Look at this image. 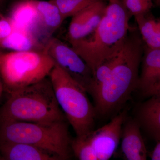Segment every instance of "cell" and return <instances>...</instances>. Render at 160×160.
<instances>
[{"instance_id":"603a6c76","label":"cell","mask_w":160,"mask_h":160,"mask_svg":"<svg viewBox=\"0 0 160 160\" xmlns=\"http://www.w3.org/2000/svg\"><path fill=\"white\" fill-rule=\"evenodd\" d=\"M156 2L158 4H160V0H156Z\"/></svg>"},{"instance_id":"cb8c5ba5","label":"cell","mask_w":160,"mask_h":160,"mask_svg":"<svg viewBox=\"0 0 160 160\" xmlns=\"http://www.w3.org/2000/svg\"><path fill=\"white\" fill-rule=\"evenodd\" d=\"M148 1H151V2H152V0H148Z\"/></svg>"},{"instance_id":"ac0fdd59","label":"cell","mask_w":160,"mask_h":160,"mask_svg":"<svg viewBox=\"0 0 160 160\" xmlns=\"http://www.w3.org/2000/svg\"><path fill=\"white\" fill-rule=\"evenodd\" d=\"M50 1L54 3L57 6L64 20L70 17H72L81 9L89 5L79 0Z\"/></svg>"},{"instance_id":"8fae6325","label":"cell","mask_w":160,"mask_h":160,"mask_svg":"<svg viewBox=\"0 0 160 160\" xmlns=\"http://www.w3.org/2000/svg\"><path fill=\"white\" fill-rule=\"evenodd\" d=\"M134 119L151 138L160 141V96L151 97L137 106Z\"/></svg>"},{"instance_id":"3957f363","label":"cell","mask_w":160,"mask_h":160,"mask_svg":"<svg viewBox=\"0 0 160 160\" xmlns=\"http://www.w3.org/2000/svg\"><path fill=\"white\" fill-rule=\"evenodd\" d=\"M65 120L49 78L10 93L0 107V122L51 123Z\"/></svg>"},{"instance_id":"7402d4cb","label":"cell","mask_w":160,"mask_h":160,"mask_svg":"<svg viewBox=\"0 0 160 160\" xmlns=\"http://www.w3.org/2000/svg\"><path fill=\"white\" fill-rule=\"evenodd\" d=\"M4 91H5V90H4V85H3L2 79L0 77V99L2 97V95L3 92Z\"/></svg>"},{"instance_id":"4fadbf2b","label":"cell","mask_w":160,"mask_h":160,"mask_svg":"<svg viewBox=\"0 0 160 160\" xmlns=\"http://www.w3.org/2000/svg\"><path fill=\"white\" fill-rule=\"evenodd\" d=\"M0 159L5 160H59L36 146L16 142H0Z\"/></svg>"},{"instance_id":"ba28073f","label":"cell","mask_w":160,"mask_h":160,"mask_svg":"<svg viewBox=\"0 0 160 160\" xmlns=\"http://www.w3.org/2000/svg\"><path fill=\"white\" fill-rule=\"evenodd\" d=\"M127 118L124 110L117 114L108 124L88 133L98 160H109L117 149L121 138L122 127Z\"/></svg>"},{"instance_id":"5bb4252c","label":"cell","mask_w":160,"mask_h":160,"mask_svg":"<svg viewBox=\"0 0 160 160\" xmlns=\"http://www.w3.org/2000/svg\"><path fill=\"white\" fill-rule=\"evenodd\" d=\"M35 1L39 17V36L44 35L48 40L65 20L57 6L51 1Z\"/></svg>"},{"instance_id":"5b68a950","label":"cell","mask_w":160,"mask_h":160,"mask_svg":"<svg viewBox=\"0 0 160 160\" xmlns=\"http://www.w3.org/2000/svg\"><path fill=\"white\" fill-rule=\"evenodd\" d=\"M49 78L58 104L76 136L91 132L97 114L85 89L56 64Z\"/></svg>"},{"instance_id":"6da1fadb","label":"cell","mask_w":160,"mask_h":160,"mask_svg":"<svg viewBox=\"0 0 160 160\" xmlns=\"http://www.w3.org/2000/svg\"><path fill=\"white\" fill-rule=\"evenodd\" d=\"M131 29L118 52L116 62L94 99L97 116L105 117L118 111L137 89L145 46L138 32Z\"/></svg>"},{"instance_id":"9a60e30c","label":"cell","mask_w":160,"mask_h":160,"mask_svg":"<svg viewBox=\"0 0 160 160\" xmlns=\"http://www.w3.org/2000/svg\"><path fill=\"white\" fill-rule=\"evenodd\" d=\"M44 46L39 43V38L33 32L18 29L12 30L0 42V48L13 51L40 50L43 49Z\"/></svg>"},{"instance_id":"9c48e42d","label":"cell","mask_w":160,"mask_h":160,"mask_svg":"<svg viewBox=\"0 0 160 160\" xmlns=\"http://www.w3.org/2000/svg\"><path fill=\"white\" fill-rule=\"evenodd\" d=\"M141 62L137 89L144 97L160 96V49H151L145 45Z\"/></svg>"},{"instance_id":"d6986e66","label":"cell","mask_w":160,"mask_h":160,"mask_svg":"<svg viewBox=\"0 0 160 160\" xmlns=\"http://www.w3.org/2000/svg\"><path fill=\"white\" fill-rule=\"evenodd\" d=\"M130 15L146 13L151 9L153 3L148 0H122Z\"/></svg>"},{"instance_id":"277c9868","label":"cell","mask_w":160,"mask_h":160,"mask_svg":"<svg viewBox=\"0 0 160 160\" xmlns=\"http://www.w3.org/2000/svg\"><path fill=\"white\" fill-rule=\"evenodd\" d=\"M72 140L66 120L51 123L0 122V142L29 144L53 154L59 160L71 158Z\"/></svg>"},{"instance_id":"30bf717a","label":"cell","mask_w":160,"mask_h":160,"mask_svg":"<svg viewBox=\"0 0 160 160\" xmlns=\"http://www.w3.org/2000/svg\"><path fill=\"white\" fill-rule=\"evenodd\" d=\"M121 149L128 160H146L148 155L141 128L134 118H126L122 127Z\"/></svg>"},{"instance_id":"e0dca14e","label":"cell","mask_w":160,"mask_h":160,"mask_svg":"<svg viewBox=\"0 0 160 160\" xmlns=\"http://www.w3.org/2000/svg\"><path fill=\"white\" fill-rule=\"evenodd\" d=\"M71 149L72 153L80 160H98L97 157L88 134L76 136L72 140Z\"/></svg>"},{"instance_id":"7a4b0ae2","label":"cell","mask_w":160,"mask_h":160,"mask_svg":"<svg viewBox=\"0 0 160 160\" xmlns=\"http://www.w3.org/2000/svg\"><path fill=\"white\" fill-rule=\"evenodd\" d=\"M130 16L122 0H109L102 18L91 37L69 42L93 74L99 66L122 48L131 29Z\"/></svg>"},{"instance_id":"52a82bcc","label":"cell","mask_w":160,"mask_h":160,"mask_svg":"<svg viewBox=\"0 0 160 160\" xmlns=\"http://www.w3.org/2000/svg\"><path fill=\"white\" fill-rule=\"evenodd\" d=\"M43 49L56 64L79 84L87 93H89L93 73L71 47L57 38L50 37L44 44Z\"/></svg>"},{"instance_id":"2e32d148","label":"cell","mask_w":160,"mask_h":160,"mask_svg":"<svg viewBox=\"0 0 160 160\" xmlns=\"http://www.w3.org/2000/svg\"><path fill=\"white\" fill-rule=\"evenodd\" d=\"M147 13L134 16L140 34L147 47L151 49H160V21L148 17Z\"/></svg>"},{"instance_id":"8992f818","label":"cell","mask_w":160,"mask_h":160,"mask_svg":"<svg viewBox=\"0 0 160 160\" xmlns=\"http://www.w3.org/2000/svg\"><path fill=\"white\" fill-rule=\"evenodd\" d=\"M55 65L43 49L0 52V77L9 94L49 77Z\"/></svg>"},{"instance_id":"ffe728a7","label":"cell","mask_w":160,"mask_h":160,"mask_svg":"<svg viewBox=\"0 0 160 160\" xmlns=\"http://www.w3.org/2000/svg\"><path fill=\"white\" fill-rule=\"evenodd\" d=\"M13 30L9 18L0 13V42L7 37Z\"/></svg>"},{"instance_id":"44dd1931","label":"cell","mask_w":160,"mask_h":160,"mask_svg":"<svg viewBox=\"0 0 160 160\" xmlns=\"http://www.w3.org/2000/svg\"><path fill=\"white\" fill-rule=\"evenodd\" d=\"M156 142V145L153 150L148 154L152 160H160V141H158Z\"/></svg>"},{"instance_id":"7c38bea8","label":"cell","mask_w":160,"mask_h":160,"mask_svg":"<svg viewBox=\"0 0 160 160\" xmlns=\"http://www.w3.org/2000/svg\"><path fill=\"white\" fill-rule=\"evenodd\" d=\"M8 17L13 30L31 32L39 38V17L35 0H20L16 3Z\"/></svg>"}]
</instances>
